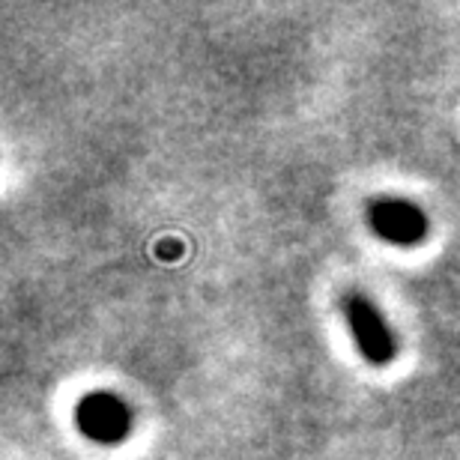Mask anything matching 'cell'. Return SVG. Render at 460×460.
<instances>
[{
  "label": "cell",
  "mask_w": 460,
  "mask_h": 460,
  "mask_svg": "<svg viewBox=\"0 0 460 460\" xmlns=\"http://www.w3.org/2000/svg\"><path fill=\"white\" fill-rule=\"evenodd\" d=\"M341 308H344L349 332H353V341L362 349V356L371 365H389L394 353H398V341H394L389 323H385V317L376 311L374 302L362 296V293H347Z\"/></svg>",
  "instance_id": "1"
},
{
  "label": "cell",
  "mask_w": 460,
  "mask_h": 460,
  "mask_svg": "<svg viewBox=\"0 0 460 460\" xmlns=\"http://www.w3.org/2000/svg\"><path fill=\"white\" fill-rule=\"evenodd\" d=\"M75 425L87 439L99 446L123 443L132 430V412L111 392H90L78 401Z\"/></svg>",
  "instance_id": "2"
},
{
  "label": "cell",
  "mask_w": 460,
  "mask_h": 460,
  "mask_svg": "<svg viewBox=\"0 0 460 460\" xmlns=\"http://www.w3.org/2000/svg\"><path fill=\"white\" fill-rule=\"evenodd\" d=\"M367 222L376 236H383L392 245H416L428 234V216L416 204L401 198L374 200L367 209Z\"/></svg>",
  "instance_id": "3"
}]
</instances>
